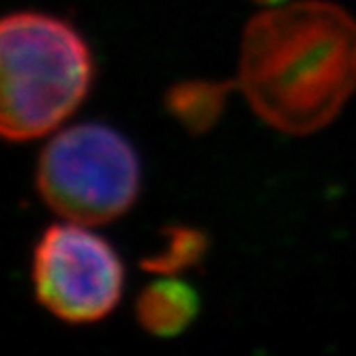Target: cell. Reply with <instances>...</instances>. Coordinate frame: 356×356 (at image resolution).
Listing matches in <instances>:
<instances>
[{
  "label": "cell",
  "instance_id": "1",
  "mask_svg": "<svg viewBox=\"0 0 356 356\" xmlns=\"http://www.w3.org/2000/svg\"><path fill=\"white\" fill-rule=\"evenodd\" d=\"M238 86L275 129L294 136L322 129L356 88V22L316 0L253 17Z\"/></svg>",
  "mask_w": 356,
  "mask_h": 356
},
{
  "label": "cell",
  "instance_id": "2",
  "mask_svg": "<svg viewBox=\"0 0 356 356\" xmlns=\"http://www.w3.org/2000/svg\"><path fill=\"white\" fill-rule=\"evenodd\" d=\"M95 80L90 45L71 22L17 11L0 17V138H45L78 110Z\"/></svg>",
  "mask_w": 356,
  "mask_h": 356
},
{
  "label": "cell",
  "instance_id": "3",
  "mask_svg": "<svg viewBox=\"0 0 356 356\" xmlns=\"http://www.w3.org/2000/svg\"><path fill=\"white\" fill-rule=\"evenodd\" d=\"M35 185L58 217L95 227L120 219L136 204L142 165L122 134L104 122H82L45 144Z\"/></svg>",
  "mask_w": 356,
  "mask_h": 356
},
{
  "label": "cell",
  "instance_id": "4",
  "mask_svg": "<svg viewBox=\"0 0 356 356\" xmlns=\"http://www.w3.org/2000/svg\"><path fill=\"white\" fill-rule=\"evenodd\" d=\"M33 290L43 309L67 324H95L120 302L124 266L92 225L54 223L33 249Z\"/></svg>",
  "mask_w": 356,
  "mask_h": 356
},
{
  "label": "cell",
  "instance_id": "5",
  "mask_svg": "<svg viewBox=\"0 0 356 356\" xmlns=\"http://www.w3.org/2000/svg\"><path fill=\"white\" fill-rule=\"evenodd\" d=\"M200 314L197 292L181 279H161L146 286L136 300V318L150 335L170 339L185 333Z\"/></svg>",
  "mask_w": 356,
  "mask_h": 356
},
{
  "label": "cell",
  "instance_id": "6",
  "mask_svg": "<svg viewBox=\"0 0 356 356\" xmlns=\"http://www.w3.org/2000/svg\"><path fill=\"white\" fill-rule=\"evenodd\" d=\"M236 84L189 80L174 84L163 99V106L172 118H176L193 136L211 131L223 114L225 99Z\"/></svg>",
  "mask_w": 356,
  "mask_h": 356
},
{
  "label": "cell",
  "instance_id": "7",
  "mask_svg": "<svg viewBox=\"0 0 356 356\" xmlns=\"http://www.w3.org/2000/svg\"><path fill=\"white\" fill-rule=\"evenodd\" d=\"M209 245V236L197 227L168 225L163 230L161 247L152 256L142 260V268L161 275L181 273L204 260Z\"/></svg>",
  "mask_w": 356,
  "mask_h": 356
},
{
  "label": "cell",
  "instance_id": "8",
  "mask_svg": "<svg viewBox=\"0 0 356 356\" xmlns=\"http://www.w3.org/2000/svg\"><path fill=\"white\" fill-rule=\"evenodd\" d=\"M253 3L266 5V7H275V5H284V3H288V0H253Z\"/></svg>",
  "mask_w": 356,
  "mask_h": 356
}]
</instances>
